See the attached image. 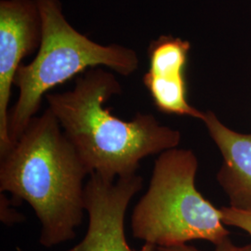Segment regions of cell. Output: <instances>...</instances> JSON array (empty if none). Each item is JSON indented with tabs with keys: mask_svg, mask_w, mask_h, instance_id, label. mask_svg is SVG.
<instances>
[{
	"mask_svg": "<svg viewBox=\"0 0 251 251\" xmlns=\"http://www.w3.org/2000/svg\"><path fill=\"white\" fill-rule=\"evenodd\" d=\"M121 93L116 75L97 67L81 74L73 90L46 95L48 108L90 175L108 179L133 175L144 158L180 142L179 130L161 125L151 114L137 113L129 121L113 116L104 105Z\"/></svg>",
	"mask_w": 251,
	"mask_h": 251,
	"instance_id": "cell-1",
	"label": "cell"
},
{
	"mask_svg": "<svg viewBox=\"0 0 251 251\" xmlns=\"http://www.w3.org/2000/svg\"><path fill=\"white\" fill-rule=\"evenodd\" d=\"M0 157V191L33 208L41 225L39 243L52 248L74 239L86 211L90 172L50 109L33 117Z\"/></svg>",
	"mask_w": 251,
	"mask_h": 251,
	"instance_id": "cell-2",
	"label": "cell"
},
{
	"mask_svg": "<svg viewBox=\"0 0 251 251\" xmlns=\"http://www.w3.org/2000/svg\"><path fill=\"white\" fill-rule=\"evenodd\" d=\"M36 2L41 20V41L35 59L22 64L14 79L19 96L9 110L11 146L36 117L49 90L97 67L128 76L140 63L134 50L118 44L102 45L81 34L67 21L60 0Z\"/></svg>",
	"mask_w": 251,
	"mask_h": 251,
	"instance_id": "cell-3",
	"label": "cell"
},
{
	"mask_svg": "<svg viewBox=\"0 0 251 251\" xmlns=\"http://www.w3.org/2000/svg\"><path fill=\"white\" fill-rule=\"evenodd\" d=\"M198 170V157L190 149L176 147L160 153L148 190L133 208L135 238L168 248L194 240L216 246L229 237L220 208L196 187Z\"/></svg>",
	"mask_w": 251,
	"mask_h": 251,
	"instance_id": "cell-4",
	"label": "cell"
},
{
	"mask_svg": "<svg viewBox=\"0 0 251 251\" xmlns=\"http://www.w3.org/2000/svg\"><path fill=\"white\" fill-rule=\"evenodd\" d=\"M137 173L117 179L91 174L85 185V210L89 215L87 233L80 242L66 251H156L145 243L132 250L126 241L125 217L129 202L143 188Z\"/></svg>",
	"mask_w": 251,
	"mask_h": 251,
	"instance_id": "cell-5",
	"label": "cell"
},
{
	"mask_svg": "<svg viewBox=\"0 0 251 251\" xmlns=\"http://www.w3.org/2000/svg\"><path fill=\"white\" fill-rule=\"evenodd\" d=\"M41 20L36 0L0 1V156L11 147L9 100L23 59L39 48Z\"/></svg>",
	"mask_w": 251,
	"mask_h": 251,
	"instance_id": "cell-6",
	"label": "cell"
},
{
	"mask_svg": "<svg viewBox=\"0 0 251 251\" xmlns=\"http://www.w3.org/2000/svg\"><path fill=\"white\" fill-rule=\"evenodd\" d=\"M190 50V42L179 37L161 36L152 40L144 84L162 113L202 120L204 112L193 107L187 100L185 68Z\"/></svg>",
	"mask_w": 251,
	"mask_h": 251,
	"instance_id": "cell-7",
	"label": "cell"
},
{
	"mask_svg": "<svg viewBox=\"0 0 251 251\" xmlns=\"http://www.w3.org/2000/svg\"><path fill=\"white\" fill-rule=\"evenodd\" d=\"M223 155L217 181L225 191L230 206L251 211V133H240L225 126L212 111L202 120Z\"/></svg>",
	"mask_w": 251,
	"mask_h": 251,
	"instance_id": "cell-8",
	"label": "cell"
},
{
	"mask_svg": "<svg viewBox=\"0 0 251 251\" xmlns=\"http://www.w3.org/2000/svg\"><path fill=\"white\" fill-rule=\"evenodd\" d=\"M220 212L225 225L239 228L251 235V211L223 206L220 208Z\"/></svg>",
	"mask_w": 251,
	"mask_h": 251,
	"instance_id": "cell-9",
	"label": "cell"
},
{
	"mask_svg": "<svg viewBox=\"0 0 251 251\" xmlns=\"http://www.w3.org/2000/svg\"><path fill=\"white\" fill-rule=\"evenodd\" d=\"M156 251H202L197 249L194 246H190L188 244H183V245H179V246H174V247H168V248H163L159 247L156 248ZM213 251H251V242L248 243L246 245H235L233 244V241L227 237L225 240L215 246V250Z\"/></svg>",
	"mask_w": 251,
	"mask_h": 251,
	"instance_id": "cell-10",
	"label": "cell"
}]
</instances>
